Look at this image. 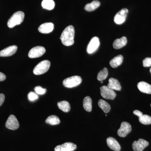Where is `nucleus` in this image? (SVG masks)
Masks as SVG:
<instances>
[{
  "label": "nucleus",
  "instance_id": "obj_1",
  "mask_svg": "<svg viewBox=\"0 0 151 151\" xmlns=\"http://www.w3.org/2000/svg\"><path fill=\"white\" fill-rule=\"evenodd\" d=\"M74 34L75 30L73 26L69 25L65 28L60 37L63 44L66 46L73 45L74 42Z\"/></svg>",
  "mask_w": 151,
  "mask_h": 151
},
{
  "label": "nucleus",
  "instance_id": "obj_2",
  "mask_svg": "<svg viewBox=\"0 0 151 151\" xmlns=\"http://www.w3.org/2000/svg\"><path fill=\"white\" fill-rule=\"evenodd\" d=\"M24 18V14L23 12L19 11L13 14L9 19L7 25L9 27L12 28L15 26L20 24L23 22Z\"/></svg>",
  "mask_w": 151,
  "mask_h": 151
},
{
  "label": "nucleus",
  "instance_id": "obj_3",
  "mask_svg": "<svg viewBox=\"0 0 151 151\" xmlns=\"http://www.w3.org/2000/svg\"><path fill=\"white\" fill-rule=\"evenodd\" d=\"M50 66V62L48 60H44L38 63L35 68L33 73L39 75L47 72Z\"/></svg>",
  "mask_w": 151,
  "mask_h": 151
},
{
  "label": "nucleus",
  "instance_id": "obj_4",
  "mask_svg": "<svg viewBox=\"0 0 151 151\" xmlns=\"http://www.w3.org/2000/svg\"><path fill=\"white\" fill-rule=\"evenodd\" d=\"M82 82V79L80 76H74L65 78L63 81V86L67 88H73L78 86Z\"/></svg>",
  "mask_w": 151,
  "mask_h": 151
},
{
  "label": "nucleus",
  "instance_id": "obj_5",
  "mask_svg": "<svg viewBox=\"0 0 151 151\" xmlns=\"http://www.w3.org/2000/svg\"><path fill=\"white\" fill-rule=\"evenodd\" d=\"M100 89L101 96L105 99L113 100L116 97V92H114V90L110 89L108 86H101Z\"/></svg>",
  "mask_w": 151,
  "mask_h": 151
},
{
  "label": "nucleus",
  "instance_id": "obj_6",
  "mask_svg": "<svg viewBox=\"0 0 151 151\" xmlns=\"http://www.w3.org/2000/svg\"><path fill=\"white\" fill-rule=\"evenodd\" d=\"M45 51V49L43 47H35L30 50L28 53V56L30 58H37L43 55Z\"/></svg>",
  "mask_w": 151,
  "mask_h": 151
},
{
  "label": "nucleus",
  "instance_id": "obj_7",
  "mask_svg": "<svg viewBox=\"0 0 151 151\" xmlns=\"http://www.w3.org/2000/svg\"><path fill=\"white\" fill-rule=\"evenodd\" d=\"M132 126L127 122H122L121 127L118 130L117 133L119 137H125L132 131Z\"/></svg>",
  "mask_w": 151,
  "mask_h": 151
},
{
  "label": "nucleus",
  "instance_id": "obj_8",
  "mask_svg": "<svg viewBox=\"0 0 151 151\" xmlns=\"http://www.w3.org/2000/svg\"><path fill=\"white\" fill-rule=\"evenodd\" d=\"M100 42L99 38L97 37L92 38L87 45L86 51L89 54H92L97 50L100 46Z\"/></svg>",
  "mask_w": 151,
  "mask_h": 151
},
{
  "label": "nucleus",
  "instance_id": "obj_9",
  "mask_svg": "<svg viewBox=\"0 0 151 151\" xmlns=\"http://www.w3.org/2000/svg\"><path fill=\"white\" fill-rule=\"evenodd\" d=\"M128 12L127 9H123L116 14L114 17V21L116 24H122L125 22Z\"/></svg>",
  "mask_w": 151,
  "mask_h": 151
},
{
  "label": "nucleus",
  "instance_id": "obj_10",
  "mask_svg": "<svg viewBox=\"0 0 151 151\" xmlns=\"http://www.w3.org/2000/svg\"><path fill=\"white\" fill-rule=\"evenodd\" d=\"M19 124L16 117L14 115H10L6 123V127L9 129L15 130L18 129Z\"/></svg>",
  "mask_w": 151,
  "mask_h": 151
},
{
  "label": "nucleus",
  "instance_id": "obj_11",
  "mask_svg": "<svg viewBox=\"0 0 151 151\" xmlns=\"http://www.w3.org/2000/svg\"><path fill=\"white\" fill-rule=\"evenodd\" d=\"M149 145V143L147 141L139 139L138 141H134L133 143L132 148L134 151H143Z\"/></svg>",
  "mask_w": 151,
  "mask_h": 151
},
{
  "label": "nucleus",
  "instance_id": "obj_12",
  "mask_svg": "<svg viewBox=\"0 0 151 151\" xmlns=\"http://www.w3.org/2000/svg\"><path fill=\"white\" fill-rule=\"evenodd\" d=\"M77 146L74 143L66 142L56 146L55 151H73L76 150Z\"/></svg>",
  "mask_w": 151,
  "mask_h": 151
},
{
  "label": "nucleus",
  "instance_id": "obj_13",
  "mask_svg": "<svg viewBox=\"0 0 151 151\" xmlns=\"http://www.w3.org/2000/svg\"><path fill=\"white\" fill-rule=\"evenodd\" d=\"M17 50V46L16 45L9 46L0 51V57L12 56L16 53Z\"/></svg>",
  "mask_w": 151,
  "mask_h": 151
},
{
  "label": "nucleus",
  "instance_id": "obj_14",
  "mask_svg": "<svg viewBox=\"0 0 151 151\" xmlns=\"http://www.w3.org/2000/svg\"><path fill=\"white\" fill-rule=\"evenodd\" d=\"M54 29V24L52 23H45L40 26L38 31L41 33L48 34L51 32Z\"/></svg>",
  "mask_w": 151,
  "mask_h": 151
},
{
  "label": "nucleus",
  "instance_id": "obj_15",
  "mask_svg": "<svg viewBox=\"0 0 151 151\" xmlns=\"http://www.w3.org/2000/svg\"><path fill=\"white\" fill-rule=\"evenodd\" d=\"M107 143L110 149L115 151H120L121 147L118 141L114 138L108 137L107 139Z\"/></svg>",
  "mask_w": 151,
  "mask_h": 151
},
{
  "label": "nucleus",
  "instance_id": "obj_16",
  "mask_svg": "<svg viewBox=\"0 0 151 151\" xmlns=\"http://www.w3.org/2000/svg\"><path fill=\"white\" fill-rule=\"evenodd\" d=\"M108 87L113 90L120 91L122 89L121 83L119 82L118 79L115 78H109Z\"/></svg>",
  "mask_w": 151,
  "mask_h": 151
},
{
  "label": "nucleus",
  "instance_id": "obj_17",
  "mask_svg": "<svg viewBox=\"0 0 151 151\" xmlns=\"http://www.w3.org/2000/svg\"><path fill=\"white\" fill-rule=\"evenodd\" d=\"M138 89L143 93L146 94H151V85L145 82L141 81L137 84Z\"/></svg>",
  "mask_w": 151,
  "mask_h": 151
},
{
  "label": "nucleus",
  "instance_id": "obj_18",
  "mask_svg": "<svg viewBox=\"0 0 151 151\" xmlns=\"http://www.w3.org/2000/svg\"><path fill=\"white\" fill-rule=\"evenodd\" d=\"M127 40L126 37H122L120 39H117L113 43V47L116 49H119L124 47L127 45Z\"/></svg>",
  "mask_w": 151,
  "mask_h": 151
},
{
  "label": "nucleus",
  "instance_id": "obj_19",
  "mask_svg": "<svg viewBox=\"0 0 151 151\" xmlns=\"http://www.w3.org/2000/svg\"><path fill=\"white\" fill-rule=\"evenodd\" d=\"M124 57L123 55H119L118 56L114 57L113 59L111 60L110 62V65L111 67L113 68H116L119 65H122L123 62Z\"/></svg>",
  "mask_w": 151,
  "mask_h": 151
},
{
  "label": "nucleus",
  "instance_id": "obj_20",
  "mask_svg": "<svg viewBox=\"0 0 151 151\" xmlns=\"http://www.w3.org/2000/svg\"><path fill=\"white\" fill-rule=\"evenodd\" d=\"M100 5V2L96 0V1H93L91 3L86 4L84 7V9L88 12H92L99 7Z\"/></svg>",
  "mask_w": 151,
  "mask_h": 151
},
{
  "label": "nucleus",
  "instance_id": "obj_21",
  "mask_svg": "<svg viewBox=\"0 0 151 151\" xmlns=\"http://www.w3.org/2000/svg\"><path fill=\"white\" fill-rule=\"evenodd\" d=\"M83 107L85 111L87 112H91L92 110V100L91 97L87 96L83 100Z\"/></svg>",
  "mask_w": 151,
  "mask_h": 151
},
{
  "label": "nucleus",
  "instance_id": "obj_22",
  "mask_svg": "<svg viewBox=\"0 0 151 151\" xmlns=\"http://www.w3.org/2000/svg\"><path fill=\"white\" fill-rule=\"evenodd\" d=\"M58 108L65 113L69 112L70 110V104L66 101H62L58 102L57 104Z\"/></svg>",
  "mask_w": 151,
  "mask_h": 151
},
{
  "label": "nucleus",
  "instance_id": "obj_23",
  "mask_svg": "<svg viewBox=\"0 0 151 151\" xmlns=\"http://www.w3.org/2000/svg\"><path fill=\"white\" fill-rule=\"evenodd\" d=\"M55 4L53 0H43L42 2V8L48 10H51L54 8Z\"/></svg>",
  "mask_w": 151,
  "mask_h": 151
},
{
  "label": "nucleus",
  "instance_id": "obj_24",
  "mask_svg": "<svg viewBox=\"0 0 151 151\" xmlns=\"http://www.w3.org/2000/svg\"><path fill=\"white\" fill-rule=\"evenodd\" d=\"M98 105L105 113H109L111 110V107L110 105L105 100L102 99L98 101Z\"/></svg>",
  "mask_w": 151,
  "mask_h": 151
},
{
  "label": "nucleus",
  "instance_id": "obj_25",
  "mask_svg": "<svg viewBox=\"0 0 151 151\" xmlns=\"http://www.w3.org/2000/svg\"><path fill=\"white\" fill-rule=\"evenodd\" d=\"M47 124L51 125H56L60 123V120L58 116L55 115H51L47 117L45 120Z\"/></svg>",
  "mask_w": 151,
  "mask_h": 151
},
{
  "label": "nucleus",
  "instance_id": "obj_26",
  "mask_svg": "<svg viewBox=\"0 0 151 151\" xmlns=\"http://www.w3.org/2000/svg\"><path fill=\"white\" fill-rule=\"evenodd\" d=\"M108 76V70L106 68H104L103 70H100L98 73L97 79L98 81H101L105 80Z\"/></svg>",
  "mask_w": 151,
  "mask_h": 151
},
{
  "label": "nucleus",
  "instance_id": "obj_27",
  "mask_svg": "<svg viewBox=\"0 0 151 151\" xmlns=\"http://www.w3.org/2000/svg\"><path fill=\"white\" fill-rule=\"evenodd\" d=\"M139 121L141 124L144 125L151 124V117L147 115H143L139 117Z\"/></svg>",
  "mask_w": 151,
  "mask_h": 151
},
{
  "label": "nucleus",
  "instance_id": "obj_28",
  "mask_svg": "<svg viewBox=\"0 0 151 151\" xmlns=\"http://www.w3.org/2000/svg\"><path fill=\"white\" fill-rule=\"evenodd\" d=\"M34 89L36 94H40V95L45 94L47 91L46 89L43 88L40 86H36Z\"/></svg>",
  "mask_w": 151,
  "mask_h": 151
},
{
  "label": "nucleus",
  "instance_id": "obj_29",
  "mask_svg": "<svg viewBox=\"0 0 151 151\" xmlns=\"http://www.w3.org/2000/svg\"><path fill=\"white\" fill-rule=\"evenodd\" d=\"M28 98L30 101H34L37 100L38 96L35 93L33 92H30L28 94Z\"/></svg>",
  "mask_w": 151,
  "mask_h": 151
},
{
  "label": "nucleus",
  "instance_id": "obj_30",
  "mask_svg": "<svg viewBox=\"0 0 151 151\" xmlns=\"http://www.w3.org/2000/svg\"><path fill=\"white\" fill-rule=\"evenodd\" d=\"M143 66L145 67L151 66V58H146L143 61Z\"/></svg>",
  "mask_w": 151,
  "mask_h": 151
},
{
  "label": "nucleus",
  "instance_id": "obj_31",
  "mask_svg": "<svg viewBox=\"0 0 151 151\" xmlns=\"http://www.w3.org/2000/svg\"><path fill=\"white\" fill-rule=\"evenodd\" d=\"M5 95L3 94H0V106H1L4 102Z\"/></svg>",
  "mask_w": 151,
  "mask_h": 151
},
{
  "label": "nucleus",
  "instance_id": "obj_32",
  "mask_svg": "<svg viewBox=\"0 0 151 151\" xmlns=\"http://www.w3.org/2000/svg\"><path fill=\"white\" fill-rule=\"evenodd\" d=\"M133 113H134V115H136V116H138L139 117H140V116L143 115V113L141 112V111H139V110H135L133 112Z\"/></svg>",
  "mask_w": 151,
  "mask_h": 151
},
{
  "label": "nucleus",
  "instance_id": "obj_33",
  "mask_svg": "<svg viewBox=\"0 0 151 151\" xmlns=\"http://www.w3.org/2000/svg\"><path fill=\"white\" fill-rule=\"evenodd\" d=\"M6 78V75L4 73L0 72V81H4L5 80Z\"/></svg>",
  "mask_w": 151,
  "mask_h": 151
},
{
  "label": "nucleus",
  "instance_id": "obj_34",
  "mask_svg": "<svg viewBox=\"0 0 151 151\" xmlns=\"http://www.w3.org/2000/svg\"><path fill=\"white\" fill-rule=\"evenodd\" d=\"M101 81V83H103V81Z\"/></svg>",
  "mask_w": 151,
  "mask_h": 151
},
{
  "label": "nucleus",
  "instance_id": "obj_35",
  "mask_svg": "<svg viewBox=\"0 0 151 151\" xmlns=\"http://www.w3.org/2000/svg\"><path fill=\"white\" fill-rule=\"evenodd\" d=\"M150 72L151 73V68H150Z\"/></svg>",
  "mask_w": 151,
  "mask_h": 151
},
{
  "label": "nucleus",
  "instance_id": "obj_36",
  "mask_svg": "<svg viewBox=\"0 0 151 151\" xmlns=\"http://www.w3.org/2000/svg\"></svg>",
  "mask_w": 151,
  "mask_h": 151
}]
</instances>
